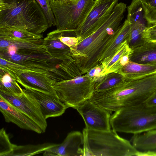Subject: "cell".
Returning a JSON list of instances; mask_svg holds the SVG:
<instances>
[{"label": "cell", "instance_id": "1", "mask_svg": "<svg viewBox=\"0 0 156 156\" xmlns=\"http://www.w3.org/2000/svg\"><path fill=\"white\" fill-rule=\"evenodd\" d=\"M126 4L118 3L109 18L93 34L70 50L72 58L81 75L100 65V59L121 27Z\"/></svg>", "mask_w": 156, "mask_h": 156}, {"label": "cell", "instance_id": "2", "mask_svg": "<svg viewBox=\"0 0 156 156\" xmlns=\"http://www.w3.org/2000/svg\"><path fill=\"white\" fill-rule=\"evenodd\" d=\"M0 27L41 34L49 28L36 0H0Z\"/></svg>", "mask_w": 156, "mask_h": 156}, {"label": "cell", "instance_id": "3", "mask_svg": "<svg viewBox=\"0 0 156 156\" xmlns=\"http://www.w3.org/2000/svg\"><path fill=\"white\" fill-rule=\"evenodd\" d=\"M82 133L83 156H136L138 151L112 129L99 131L84 128Z\"/></svg>", "mask_w": 156, "mask_h": 156}, {"label": "cell", "instance_id": "4", "mask_svg": "<svg viewBox=\"0 0 156 156\" xmlns=\"http://www.w3.org/2000/svg\"><path fill=\"white\" fill-rule=\"evenodd\" d=\"M110 124L116 132L134 134L156 129V107L144 102L122 108L111 115Z\"/></svg>", "mask_w": 156, "mask_h": 156}, {"label": "cell", "instance_id": "5", "mask_svg": "<svg viewBox=\"0 0 156 156\" xmlns=\"http://www.w3.org/2000/svg\"><path fill=\"white\" fill-rule=\"evenodd\" d=\"M98 79L84 75L65 73L62 79L57 82L52 88L60 100L68 108L76 109L89 99L94 91Z\"/></svg>", "mask_w": 156, "mask_h": 156}, {"label": "cell", "instance_id": "6", "mask_svg": "<svg viewBox=\"0 0 156 156\" xmlns=\"http://www.w3.org/2000/svg\"><path fill=\"white\" fill-rule=\"evenodd\" d=\"M56 29L74 32L83 23L96 0H49Z\"/></svg>", "mask_w": 156, "mask_h": 156}, {"label": "cell", "instance_id": "7", "mask_svg": "<svg viewBox=\"0 0 156 156\" xmlns=\"http://www.w3.org/2000/svg\"><path fill=\"white\" fill-rule=\"evenodd\" d=\"M119 0H96L81 25L74 31L79 42L93 34L110 16Z\"/></svg>", "mask_w": 156, "mask_h": 156}, {"label": "cell", "instance_id": "8", "mask_svg": "<svg viewBox=\"0 0 156 156\" xmlns=\"http://www.w3.org/2000/svg\"><path fill=\"white\" fill-rule=\"evenodd\" d=\"M0 96L25 114L44 132L47 126L46 119L40 106L31 96L23 92L19 94H9L0 91Z\"/></svg>", "mask_w": 156, "mask_h": 156}, {"label": "cell", "instance_id": "9", "mask_svg": "<svg viewBox=\"0 0 156 156\" xmlns=\"http://www.w3.org/2000/svg\"><path fill=\"white\" fill-rule=\"evenodd\" d=\"M76 109L83 118L85 128L99 131L111 129V112L100 107L89 99Z\"/></svg>", "mask_w": 156, "mask_h": 156}, {"label": "cell", "instance_id": "10", "mask_svg": "<svg viewBox=\"0 0 156 156\" xmlns=\"http://www.w3.org/2000/svg\"><path fill=\"white\" fill-rule=\"evenodd\" d=\"M23 92L32 96L39 104L46 119L62 115L68 108L58 98L56 94L24 86Z\"/></svg>", "mask_w": 156, "mask_h": 156}, {"label": "cell", "instance_id": "11", "mask_svg": "<svg viewBox=\"0 0 156 156\" xmlns=\"http://www.w3.org/2000/svg\"><path fill=\"white\" fill-rule=\"evenodd\" d=\"M83 136L78 131L69 133L62 143L45 151L44 156H83Z\"/></svg>", "mask_w": 156, "mask_h": 156}, {"label": "cell", "instance_id": "12", "mask_svg": "<svg viewBox=\"0 0 156 156\" xmlns=\"http://www.w3.org/2000/svg\"><path fill=\"white\" fill-rule=\"evenodd\" d=\"M0 111L6 122L12 123L24 129L39 134L43 133L39 126L32 120L1 96Z\"/></svg>", "mask_w": 156, "mask_h": 156}, {"label": "cell", "instance_id": "13", "mask_svg": "<svg viewBox=\"0 0 156 156\" xmlns=\"http://www.w3.org/2000/svg\"><path fill=\"white\" fill-rule=\"evenodd\" d=\"M0 57L29 67L41 69L55 72L58 71L56 67L49 63V61L54 59L48 54L25 55L16 54L9 55L0 53Z\"/></svg>", "mask_w": 156, "mask_h": 156}, {"label": "cell", "instance_id": "14", "mask_svg": "<svg viewBox=\"0 0 156 156\" xmlns=\"http://www.w3.org/2000/svg\"><path fill=\"white\" fill-rule=\"evenodd\" d=\"M16 80L22 86L56 94L52 86L57 80L48 76L36 73H25L22 74Z\"/></svg>", "mask_w": 156, "mask_h": 156}, {"label": "cell", "instance_id": "15", "mask_svg": "<svg viewBox=\"0 0 156 156\" xmlns=\"http://www.w3.org/2000/svg\"><path fill=\"white\" fill-rule=\"evenodd\" d=\"M43 39L9 40L0 39V48L13 45L16 48V54L19 55H25L48 54L42 45Z\"/></svg>", "mask_w": 156, "mask_h": 156}, {"label": "cell", "instance_id": "16", "mask_svg": "<svg viewBox=\"0 0 156 156\" xmlns=\"http://www.w3.org/2000/svg\"><path fill=\"white\" fill-rule=\"evenodd\" d=\"M42 45L47 53L55 59L62 61L72 58L70 48L59 40L55 30L47 34Z\"/></svg>", "mask_w": 156, "mask_h": 156}, {"label": "cell", "instance_id": "17", "mask_svg": "<svg viewBox=\"0 0 156 156\" xmlns=\"http://www.w3.org/2000/svg\"><path fill=\"white\" fill-rule=\"evenodd\" d=\"M0 69L9 74L16 80L22 74L25 73H34L50 76L57 81L59 76L56 72L41 69L29 67L0 57Z\"/></svg>", "mask_w": 156, "mask_h": 156}, {"label": "cell", "instance_id": "18", "mask_svg": "<svg viewBox=\"0 0 156 156\" xmlns=\"http://www.w3.org/2000/svg\"><path fill=\"white\" fill-rule=\"evenodd\" d=\"M129 60L140 64L156 65V41H145L132 49Z\"/></svg>", "mask_w": 156, "mask_h": 156}, {"label": "cell", "instance_id": "19", "mask_svg": "<svg viewBox=\"0 0 156 156\" xmlns=\"http://www.w3.org/2000/svg\"><path fill=\"white\" fill-rule=\"evenodd\" d=\"M130 23L126 19L101 56L99 61L100 64H103L108 62L121 44L128 39L130 34Z\"/></svg>", "mask_w": 156, "mask_h": 156}, {"label": "cell", "instance_id": "20", "mask_svg": "<svg viewBox=\"0 0 156 156\" xmlns=\"http://www.w3.org/2000/svg\"><path fill=\"white\" fill-rule=\"evenodd\" d=\"M132 52V49L129 46L126 40L121 43L109 60L106 63L101 64L103 69L101 77L111 72L120 73L122 68L121 65L122 58L126 55L131 54Z\"/></svg>", "mask_w": 156, "mask_h": 156}, {"label": "cell", "instance_id": "21", "mask_svg": "<svg viewBox=\"0 0 156 156\" xmlns=\"http://www.w3.org/2000/svg\"><path fill=\"white\" fill-rule=\"evenodd\" d=\"M156 72V65L139 63L129 60L121 69L120 73L126 78L132 79Z\"/></svg>", "mask_w": 156, "mask_h": 156}, {"label": "cell", "instance_id": "22", "mask_svg": "<svg viewBox=\"0 0 156 156\" xmlns=\"http://www.w3.org/2000/svg\"><path fill=\"white\" fill-rule=\"evenodd\" d=\"M133 146L137 150L144 151L156 149V129L134 134L131 139Z\"/></svg>", "mask_w": 156, "mask_h": 156}, {"label": "cell", "instance_id": "23", "mask_svg": "<svg viewBox=\"0 0 156 156\" xmlns=\"http://www.w3.org/2000/svg\"><path fill=\"white\" fill-rule=\"evenodd\" d=\"M43 38V35L18 29L0 27V39L5 40H33Z\"/></svg>", "mask_w": 156, "mask_h": 156}, {"label": "cell", "instance_id": "24", "mask_svg": "<svg viewBox=\"0 0 156 156\" xmlns=\"http://www.w3.org/2000/svg\"><path fill=\"white\" fill-rule=\"evenodd\" d=\"M58 144L45 143L37 145L15 144L13 151L9 156H31L43 153L45 151L57 146Z\"/></svg>", "mask_w": 156, "mask_h": 156}, {"label": "cell", "instance_id": "25", "mask_svg": "<svg viewBox=\"0 0 156 156\" xmlns=\"http://www.w3.org/2000/svg\"><path fill=\"white\" fill-rule=\"evenodd\" d=\"M126 20L130 24L138 23L148 27L145 13L140 0H133L127 7Z\"/></svg>", "mask_w": 156, "mask_h": 156}, {"label": "cell", "instance_id": "26", "mask_svg": "<svg viewBox=\"0 0 156 156\" xmlns=\"http://www.w3.org/2000/svg\"><path fill=\"white\" fill-rule=\"evenodd\" d=\"M126 78L117 72H111L106 74L96 82L94 91H101L112 88L122 82Z\"/></svg>", "mask_w": 156, "mask_h": 156}, {"label": "cell", "instance_id": "27", "mask_svg": "<svg viewBox=\"0 0 156 156\" xmlns=\"http://www.w3.org/2000/svg\"><path fill=\"white\" fill-rule=\"evenodd\" d=\"M0 91L16 95L23 92L18 82L9 74L0 69Z\"/></svg>", "mask_w": 156, "mask_h": 156}, {"label": "cell", "instance_id": "28", "mask_svg": "<svg viewBox=\"0 0 156 156\" xmlns=\"http://www.w3.org/2000/svg\"><path fill=\"white\" fill-rule=\"evenodd\" d=\"M130 24V32L126 40L129 47L132 49L142 44L145 41L142 34L147 27L138 23Z\"/></svg>", "mask_w": 156, "mask_h": 156}, {"label": "cell", "instance_id": "29", "mask_svg": "<svg viewBox=\"0 0 156 156\" xmlns=\"http://www.w3.org/2000/svg\"><path fill=\"white\" fill-rule=\"evenodd\" d=\"M148 27L156 23V0H140Z\"/></svg>", "mask_w": 156, "mask_h": 156}, {"label": "cell", "instance_id": "30", "mask_svg": "<svg viewBox=\"0 0 156 156\" xmlns=\"http://www.w3.org/2000/svg\"><path fill=\"white\" fill-rule=\"evenodd\" d=\"M15 145L10 142L5 129L2 128L0 130V156H9Z\"/></svg>", "mask_w": 156, "mask_h": 156}, {"label": "cell", "instance_id": "31", "mask_svg": "<svg viewBox=\"0 0 156 156\" xmlns=\"http://www.w3.org/2000/svg\"><path fill=\"white\" fill-rule=\"evenodd\" d=\"M41 6L47 19L49 27L56 26V21L51 8L49 0H36Z\"/></svg>", "mask_w": 156, "mask_h": 156}, {"label": "cell", "instance_id": "32", "mask_svg": "<svg viewBox=\"0 0 156 156\" xmlns=\"http://www.w3.org/2000/svg\"><path fill=\"white\" fill-rule=\"evenodd\" d=\"M142 37L146 41H156V24L146 27L142 34Z\"/></svg>", "mask_w": 156, "mask_h": 156}, {"label": "cell", "instance_id": "33", "mask_svg": "<svg viewBox=\"0 0 156 156\" xmlns=\"http://www.w3.org/2000/svg\"><path fill=\"white\" fill-rule=\"evenodd\" d=\"M103 68L101 64L94 67L91 69L88 73H86L88 76L91 77H96L100 79Z\"/></svg>", "mask_w": 156, "mask_h": 156}, {"label": "cell", "instance_id": "34", "mask_svg": "<svg viewBox=\"0 0 156 156\" xmlns=\"http://www.w3.org/2000/svg\"><path fill=\"white\" fill-rule=\"evenodd\" d=\"M144 102L148 106L156 107V90Z\"/></svg>", "mask_w": 156, "mask_h": 156}, {"label": "cell", "instance_id": "35", "mask_svg": "<svg viewBox=\"0 0 156 156\" xmlns=\"http://www.w3.org/2000/svg\"><path fill=\"white\" fill-rule=\"evenodd\" d=\"M136 156H156V150L147 151H138Z\"/></svg>", "mask_w": 156, "mask_h": 156}, {"label": "cell", "instance_id": "36", "mask_svg": "<svg viewBox=\"0 0 156 156\" xmlns=\"http://www.w3.org/2000/svg\"><path fill=\"white\" fill-rule=\"evenodd\" d=\"M54 1H60V0H53Z\"/></svg>", "mask_w": 156, "mask_h": 156}, {"label": "cell", "instance_id": "37", "mask_svg": "<svg viewBox=\"0 0 156 156\" xmlns=\"http://www.w3.org/2000/svg\"><path fill=\"white\" fill-rule=\"evenodd\" d=\"M155 24H156V23Z\"/></svg>", "mask_w": 156, "mask_h": 156}]
</instances>
